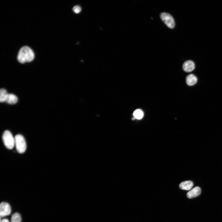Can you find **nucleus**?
Masks as SVG:
<instances>
[{"label": "nucleus", "mask_w": 222, "mask_h": 222, "mask_svg": "<svg viewBox=\"0 0 222 222\" xmlns=\"http://www.w3.org/2000/svg\"><path fill=\"white\" fill-rule=\"evenodd\" d=\"M34 54L29 47L25 46L20 50L18 56V61L21 63L30 62L34 59Z\"/></svg>", "instance_id": "nucleus-1"}, {"label": "nucleus", "mask_w": 222, "mask_h": 222, "mask_svg": "<svg viewBox=\"0 0 222 222\" xmlns=\"http://www.w3.org/2000/svg\"><path fill=\"white\" fill-rule=\"evenodd\" d=\"M2 139L5 146L9 150H12L15 146V140L12 133L6 130L3 134Z\"/></svg>", "instance_id": "nucleus-3"}, {"label": "nucleus", "mask_w": 222, "mask_h": 222, "mask_svg": "<svg viewBox=\"0 0 222 222\" xmlns=\"http://www.w3.org/2000/svg\"><path fill=\"white\" fill-rule=\"evenodd\" d=\"M183 68L185 72H192L195 68V63L191 60L186 61L184 63Z\"/></svg>", "instance_id": "nucleus-7"}, {"label": "nucleus", "mask_w": 222, "mask_h": 222, "mask_svg": "<svg viewBox=\"0 0 222 222\" xmlns=\"http://www.w3.org/2000/svg\"><path fill=\"white\" fill-rule=\"evenodd\" d=\"M11 212V207L9 203L6 202H2L1 203L0 205V215L1 217L10 215Z\"/></svg>", "instance_id": "nucleus-5"}, {"label": "nucleus", "mask_w": 222, "mask_h": 222, "mask_svg": "<svg viewBox=\"0 0 222 222\" xmlns=\"http://www.w3.org/2000/svg\"><path fill=\"white\" fill-rule=\"evenodd\" d=\"M201 193V189L199 187H196L194 188L189 192L187 194V197L192 199L198 196Z\"/></svg>", "instance_id": "nucleus-6"}, {"label": "nucleus", "mask_w": 222, "mask_h": 222, "mask_svg": "<svg viewBox=\"0 0 222 222\" xmlns=\"http://www.w3.org/2000/svg\"><path fill=\"white\" fill-rule=\"evenodd\" d=\"M21 217L20 214L18 213L14 214L12 216L11 222H21Z\"/></svg>", "instance_id": "nucleus-13"}, {"label": "nucleus", "mask_w": 222, "mask_h": 222, "mask_svg": "<svg viewBox=\"0 0 222 222\" xmlns=\"http://www.w3.org/2000/svg\"><path fill=\"white\" fill-rule=\"evenodd\" d=\"M15 146L17 151L20 154H23L26 149V143L24 137L18 134L15 137Z\"/></svg>", "instance_id": "nucleus-2"}, {"label": "nucleus", "mask_w": 222, "mask_h": 222, "mask_svg": "<svg viewBox=\"0 0 222 222\" xmlns=\"http://www.w3.org/2000/svg\"><path fill=\"white\" fill-rule=\"evenodd\" d=\"M161 17L162 20L169 28L173 29L175 27V21L171 15L167 13H163L161 14Z\"/></svg>", "instance_id": "nucleus-4"}, {"label": "nucleus", "mask_w": 222, "mask_h": 222, "mask_svg": "<svg viewBox=\"0 0 222 222\" xmlns=\"http://www.w3.org/2000/svg\"><path fill=\"white\" fill-rule=\"evenodd\" d=\"M133 115L135 119H140L143 117V113L141 110L137 109L134 112Z\"/></svg>", "instance_id": "nucleus-12"}, {"label": "nucleus", "mask_w": 222, "mask_h": 222, "mask_svg": "<svg viewBox=\"0 0 222 222\" xmlns=\"http://www.w3.org/2000/svg\"><path fill=\"white\" fill-rule=\"evenodd\" d=\"M193 186V182L191 181H186L181 183L179 185L180 188L182 190H189Z\"/></svg>", "instance_id": "nucleus-8"}, {"label": "nucleus", "mask_w": 222, "mask_h": 222, "mask_svg": "<svg viewBox=\"0 0 222 222\" xmlns=\"http://www.w3.org/2000/svg\"><path fill=\"white\" fill-rule=\"evenodd\" d=\"M197 79L193 74H190L186 78L187 84L190 86L195 85L197 82Z\"/></svg>", "instance_id": "nucleus-9"}, {"label": "nucleus", "mask_w": 222, "mask_h": 222, "mask_svg": "<svg viewBox=\"0 0 222 222\" xmlns=\"http://www.w3.org/2000/svg\"><path fill=\"white\" fill-rule=\"evenodd\" d=\"M1 222H10V221L7 219H1Z\"/></svg>", "instance_id": "nucleus-15"}, {"label": "nucleus", "mask_w": 222, "mask_h": 222, "mask_svg": "<svg viewBox=\"0 0 222 222\" xmlns=\"http://www.w3.org/2000/svg\"><path fill=\"white\" fill-rule=\"evenodd\" d=\"M8 94L6 89H2L0 91V101L1 103L6 102Z\"/></svg>", "instance_id": "nucleus-11"}, {"label": "nucleus", "mask_w": 222, "mask_h": 222, "mask_svg": "<svg viewBox=\"0 0 222 222\" xmlns=\"http://www.w3.org/2000/svg\"><path fill=\"white\" fill-rule=\"evenodd\" d=\"M72 10L74 13L78 14L81 12L82 9L80 6H76L73 8Z\"/></svg>", "instance_id": "nucleus-14"}, {"label": "nucleus", "mask_w": 222, "mask_h": 222, "mask_svg": "<svg viewBox=\"0 0 222 222\" xmlns=\"http://www.w3.org/2000/svg\"><path fill=\"white\" fill-rule=\"evenodd\" d=\"M18 101V98L16 96L13 94H9L6 102L10 104H16Z\"/></svg>", "instance_id": "nucleus-10"}]
</instances>
